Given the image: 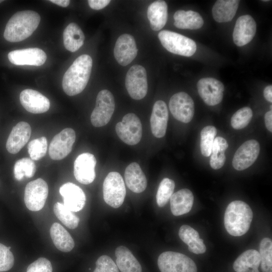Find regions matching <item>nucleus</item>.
Returning <instances> with one entry per match:
<instances>
[{
	"label": "nucleus",
	"instance_id": "nucleus-45",
	"mask_svg": "<svg viewBox=\"0 0 272 272\" xmlns=\"http://www.w3.org/2000/svg\"><path fill=\"white\" fill-rule=\"evenodd\" d=\"M109 0H89L88 4L91 8L99 10L106 7L110 2Z\"/></svg>",
	"mask_w": 272,
	"mask_h": 272
},
{
	"label": "nucleus",
	"instance_id": "nucleus-38",
	"mask_svg": "<svg viewBox=\"0 0 272 272\" xmlns=\"http://www.w3.org/2000/svg\"><path fill=\"white\" fill-rule=\"evenodd\" d=\"M28 152L30 159L32 160H39L43 157L47 151V141L45 137L34 139L28 144Z\"/></svg>",
	"mask_w": 272,
	"mask_h": 272
},
{
	"label": "nucleus",
	"instance_id": "nucleus-17",
	"mask_svg": "<svg viewBox=\"0 0 272 272\" xmlns=\"http://www.w3.org/2000/svg\"><path fill=\"white\" fill-rule=\"evenodd\" d=\"M137 53L136 43L132 36L123 34L118 38L114 48V55L119 64L128 65L135 58Z\"/></svg>",
	"mask_w": 272,
	"mask_h": 272
},
{
	"label": "nucleus",
	"instance_id": "nucleus-14",
	"mask_svg": "<svg viewBox=\"0 0 272 272\" xmlns=\"http://www.w3.org/2000/svg\"><path fill=\"white\" fill-rule=\"evenodd\" d=\"M260 151L259 143L250 140L242 144L235 152L232 160L234 169L243 170L251 166L257 159Z\"/></svg>",
	"mask_w": 272,
	"mask_h": 272
},
{
	"label": "nucleus",
	"instance_id": "nucleus-20",
	"mask_svg": "<svg viewBox=\"0 0 272 272\" xmlns=\"http://www.w3.org/2000/svg\"><path fill=\"white\" fill-rule=\"evenodd\" d=\"M59 191L63 197V205L72 212H79L84 207L85 194L78 185L67 182L60 186Z\"/></svg>",
	"mask_w": 272,
	"mask_h": 272
},
{
	"label": "nucleus",
	"instance_id": "nucleus-5",
	"mask_svg": "<svg viewBox=\"0 0 272 272\" xmlns=\"http://www.w3.org/2000/svg\"><path fill=\"white\" fill-rule=\"evenodd\" d=\"M103 198L105 202L113 208L123 203L126 194L123 179L117 172H111L105 177L103 184Z\"/></svg>",
	"mask_w": 272,
	"mask_h": 272
},
{
	"label": "nucleus",
	"instance_id": "nucleus-23",
	"mask_svg": "<svg viewBox=\"0 0 272 272\" xmlns=\"http://www.w3.org/2000/svg\"><path fill=\"white\" fill-rule=\"evenodd\" d=\"M124 178L127 186L134 193L142 192L147 187V178L137 163H131L127 166Z\"/></svg>",
	"mask_w": 272,
	"mask_h": 272
},
{
	"label": "nucleus",
	"instance_id": "nucleus-46",
	"mask_svg": "<svg viewBox=\"0 0 272 272\" xmlns=\"http://www.w3.org/2000/svg\"><path fill=\"white\" fill-rule=\"evenodd\" d=\"M265 125L268 131L272 132V111L267 112L264 115Z\"/></svg>",
	"mask_w": 272,
	"mask_h": 272
},
{
	"label": "nucleus",
	"instance_id": "nucleus-34",
	"mask_svg": "<svg viewBox=\"0 0 272 272\" xmlns=\"http://www.w3.org/2000/svg\"><path fill=\"white\" fill-rule=\"evenodd\" d=\"M36 171V165L33 160L28 158H23L17 160L14 167L15 178L19 181L24 176L32 177Z\"/></svg>",
	"mask_w": 272,
	"mask_h": 272
},
{
	"label": "nucleus",
	"instance_id": "nucleus-28",
	"mask_svg": "<svg viewBox=\"0 0 272 272\" xmlns=\"http://www.w3.org/2000/svg\"><path fill=\"white\" fill-rule=\"evenodd\" d=\"M116 262L121 272H142V267L131 252L124 246L115 249Z\"/></svg>",
	"mask_w": 272,
	"mask_h": 272
},
{
	"label": "nucleus",
	"instance_id": "nucleus-25",
	"mask_svg": "<svg viewBox=\"0 0 272 272\" xmlns=\"http://www.w3.org/2000/svg\"><path fill=\"white\" fill-rule=\"evenodd\" d=\"M147 17L153 30L161 29L165 25L168 18L166 3L164 1H157L152 3L148 7Z\"/></svg>",
	"mask_w": 272,
	"mask_h": 272
},
{
	"label": "nucleus",
	"instance_id": "nucleus-39",
	"mask_svg": "<svg viewBox=\"0 0 272 272\" xmlns=\"http://www.w3.org/2000/svg\"><path fill=\"white\" fill-rule=\"evenodd\" d=\"M253 116L251 109L244 107L237 110L232 116L231 124L235 129H242L249 124Z\"/></svg>",
	"mask_w": 272,
	"mask_h": 272
},
{
	"label": "nucleus",
	"instance_id": "nucleus-42",
	"mask_svg": "<svg viewBox=\"0 0 272 272\" xmlns=\"http://www.w3.org/2000/svg\"><path fill=\"white\" fill-rule=\"evenodd\" d=\"M26 272H52V267L48 259L40 257L28 266Z\"/></svg>",
	"mask_w": 272,
	"mask_h": 272
},
{
	"label": "nucleus",
	"instance_id": "nucleus-21",
	"mask_svg": "<svg viewBox=\"0 0 272 272\" xmlns=\"http://www.w3.org/2000/svg\"><path fill=\"white\" fill-rule=\"evenodd\" d=\"M31 134L30 125L26 122L21 121L13 128L8 138L6 149L11 154L18 153L29 141Z\"/></svg>",
	"mask_w": 272,
	"mask_h": 272
},
{
	"label": "nucleus",
	"instance_id": "nucleus-2",
	"mask_svg": "<svg viewBox=\"0 0 272 272\" xmlns=\"http://www.w3.org/2000/svg\"><path fill=\"white\" fill-rule=\"evenodd\" d=\"M40 21V15L36 12L30 10L18 12L8 22L4 37L11 42L24 40L32 34Z\"/></svg>",
	"mask_w": 272,
	"mask_h": 272
},
{
	"label": "nucleus",
	"instance_id": "nucleus-24",
	"mask_svg": "<svg viewBox=\"0 0 272 272\" xmlns=\"http://www.w3.org/2000/svg\"><path fill=\"white\" fill-rule=\"evenodd\" d=\"M193 200V195L188 189H181L173 193L170 198L172 214L178 216L187 214L191 210Z\"/></svg>",
	"mask_w": 272,
	"mask_h": 272
},
{
	"label": "nucleus",
	"instance_id": "nucleus-16",
	"mask_svg": "<svg viewBox=\"0 0 272 272\" xmlns=\"http://www.w3.org/2000/svg\"><path fill=\"white\" fill-rule=\"evenodd\" d=\"M10 61L15 65L40 66L45 62V52L39 48H28L15 50L8 54Z\"/></svg>",
	"mask_w": 272,
	"mask_h": 272
},
{
	"label": "nucleus",
	"instance_id": "nucleus-47",
	"mask_svg": "<svg viewBox=\"0 0 272 272\" xmlns=\"http://www.w3.org/2000/svg\"><path fill=\"white\" fill-rule=\"evenodd\" d=\"M263 96L265 99L269 102H272V86H266L263 91Z\"/></svg>",
	"mask_w": 272,
	"mask_h": 272
},
{
	"label": "nucleus",
	"instance_id": "nucleus-36",
	"mask_svg": "<svg viewBox=\"0 0 272 272\" xmlns=\"http://www.w3.org/2000/svg\"><path fill=\"white\" fill-rule=\"evenodd\" d=\"M217 133L216 128L212 125L205 126L200 132V151L205 157H209L211 154L212 149L215 137Z\"/></svg>",
	"mask_w": 272,
	"mask_h": 272
},
{
	"label": "nucleus",
	"instance_id": "nucleus-51",
	"mask_svg": "<svg viewBox=\"0 0 272 272\" xmlns=\"http://www.w3.org/2000/svg\"><path fill=\"white\" fill-rule=\"evenodd\" d=\"M270 109H271V108H272V107H271V105H270Z\"/></svg>",
	"mask_w": 272,
	"mask_h": 272
},
{
	"label": "nucleus",
	"instance_id": "nucleus-15",
	"mask_svg": "<svg viewBox=\"0 0 272 272\" xmlns=\"http://www.w3.org/2000/svg\"><path fill=\"white\" fill-rule=\"evenodd\" d=\"M96 159L93 154L84 153L79 155L74 165V173L76 180L83 184L93 182L96 176Z\"/></svg>",
	"mask_w": 272,
	"mask_h": 272
},
{
	"label": "nucleus",
	"instance_id": "nucleus-32",
	"mask_svg": "<svg viewBox=\"0 0 272 272\" xmlns=\"http://www.w3.org/2000/svg\"><path fill=\"white\" fill-rule=\"evenodd\" d=\"M228 148V143L224 138L218 137L215 139L210 160V166L213 169H219L224 166L226 161L225 153Z\"/></svg>",
	"mask_w": 272,
	"mask_h": 272
},
{
	"label": "nucleus",
	"instance_id": "nucleus-30",
	"mask_svg": "<svg viewBox=\"0 0 272 272\" xmlns=\"http://www.w3.org/2000/svg\"><path fill=\"white\" fill-rule=\"evenodd\" d=\"M84 34L80 27L75 23L69 24L63 32V41L65 48L75 52L84 44Z\"/></svg>",
	"mask_w": 272,
	"mask_h": 272
},
{
	"label": "nucleus",
	"instance_id": "nucleus-12",
	"mask_svg": "<svg viewBox=\"0 0 272 272\" xmlns=\"http://www.w3.org/2000/svg\"><path fill=\"white\" fill-rule=\"evenodd\" d=\"M76 133L71 128H65L56 134L49 147L50 157L54 160H60L66 157L71 152L75 142Z\"/></svg>",
	"mask_w": 272,
	"mask_h": 272
},
{
	"label": "nucleus",
	"instance_id": "nucleus-11",
	"mask_svg": "<svg viewBox=\"0 0 272 272\" xmlns=\"http://www.w3.org/2000/svg\"><path fill=\"white\" fill-rule=\"evenodd\" d=\"M169 107L173 117L182 122L188 123L193 117L194 102L185 92H180L174 94L170 99Z\"/></svg>",
	"mask_w": 272,
	"mask_h": 272
},
{
	"label": "nucleus",
	"instance_id": "nucleus-40",
	"mask_svg": "<svg viewBox=\"0 0 272 272\" xmlns=\"http://www.w3.org/2000/svg\"><path fill=\"white\" fill-rule=\"evenodd\" d=\"M14 257L7 246L0 243V272L6 271L13 266Z\"/></svg>",
	"mask_w": 272,
	"mask_h": 272
},
{
	"label": "nucleus",
	"instance_id": "nucleus-37",
	"mask_svg": "<svg viewBox=\"0 0 272 272\" xmlns=\"http://www.w3.org/2000/svg\"><path fill=\"white\" fill-rule=\"evenodd\" d=\"M175 187L174 181L168 178H164L160 182L157 194L156 201L159 207H163L172 195Z\"/></svg>",
	"mask_w": 272,
	"mask_h": 272
},
{
	"label": "nucleus",
	"instance_id": "nucleus-8",
	"mask_svg": "<svg viewBox=\"0 0 272 272\" xmlns=\"http://www.w3.org/2000/svg\"><path fill=\"white\" fill-rule=\"evenodd\" d=\"M118 137L129 145L137 144L142 136V125L140 118L134 113L125 115L115 126Z\"/></svg>",
	"mask_w": 272,
	"mask_h": 272
},
{
	"label": "nucleus",
	"instance_id": "nucleus-19",
	"mask_svg": "<svg viewBox=\"0 0 272 272\" xmlns=\"http://www.w3.org/2000/svg\"><path fill=\"white\" fill-rule=\"evenodd\" d=\"M20 101L27 111L34 114L47 111L50 105L47 97L38 91L30 89L24 90L21 92Z\"/></svg>",
	"mask_w": 272,
	"mask_h": 272
},
{
	"label": "nucleus",
	"instance_id": "nucleus-41",
	"mask_svg": "<svg viewBox=\"0 0 272 272\" xmlns=\"http://www.w3.org/2000/svg\"><path fill=\"white\" fill-rule=\"evenodd\" d=\"M93 272H119L113 260L107 255H102L96 262V268Z\"/></svg>",
	"mask_w": 272,
	"mask_h": 272
},
{
	"label": "nucleus",
	"instance_id": "nucleus-18",
	"mask_svg": "<svg viewBox=\"0 0 272 272\" xmlns=\"http://www.w3.org/2000/svg\"><path fill=\"white\" fill-rule=\"evenodd\" d=\"M256 24L249 15L239 17L235 23L233 32L234 43L238 46H244L250 42L255 36Z\"/></svg>",
	"mask_w": 272,
	"mask_h": 272
},
{
	"label": "nucleus",
	"instance_id": "nucleus-43",
	"mask_svg": "<svg viewBox=\"0 0 272 272\" xmlns=\"http://www.w3.org/2000/svg\"><path fill=\"white\" fill-rule=\"evenodd\" d=\"M178 234L182 241L187 245L192 241L199 238L197 231L186 225H182L180 228Z\"/></svg>",
	"mask_w": 272,
	"mask_h": 272
},
{
	"label": "nucleus",
	"instance_id": "nucleus-1",
	"mask_svg": "<svg viewBox=\"0 0 272 272\" xmlns=\"http://www.w3.org/2000/svg\"><path fill=\"white\" fill-rule=\"evenodd\" d=\"M92 59L82 54L74 61L64 73L62 81L64 92L72 96L82 92L87 86L91 73Z\"/></svg>",
	"mask_w": 272,
	"mask_h": 272
},
{
	"label": "nucleus",
	"instance_id": "nucleus-31",
	"mask_svg": "<svg viewBox=\"0 0 272 272\" xmlns=\"http://www.w3.org/2000/svg\"><path fill=\"white\" fill-rule=\"evenodd\" d=\"M259 252L254 249H249L240 254L233 263L236 272H250L254 268H258L260 264Z\"/></svg>",
	"mask_w": 272,
	"mask_h": 272
},
{
	"label": "nucleus",
	"instance_id": "nucleus-4",
	"mask_svg": "<svg viewBox=\"0 0 272 272\" xmlns=\"http://www.w3.org/2000/svg\"><path fill=\"white\" fill-rule=\"evenodd\" d=\"M158 36L163 46L172 53L189 57L196 50V44L193 40L179 33L162 30Z\"/></svg>",
	"mask_w": 272,
	"mask_h": 272
},
{
	"label": "nucleus",
	"instance_id": "nucleus-6",
	"mask_svg": "<svg viewBox=\"0 0 272 272\" xmlns=\"http://www.w3.org/2000/svg\"><path fill=\"white\" fill-rule=\"evenodd\" d=\"M157 263L161 272H197L196 264L190 258L176 252L162 253Z\"/></svg>",
	"mask_w": 272,
	"mask_h": 272
},
{
	"label": "nucleus",
	"instance_id": "nucleus-33",
	"mask_svg": "<svg viewBox=\"0 0 272 272\" xmlns=\"http://www.w3.org/2000/svg\"><path fill=\"white\" fill-rule=\"evenodd\" d=\"M53 212L56 217L67 228L74 229L78 227L80 221L79 217L63 204L56 202L53 206Z\"/></svg>",
	"mask_w": 272,
	"mask_h": 272
},
{
	"label": "nucleus",
	"instance_id": "nucleus-26",
	"mask_svg": "<svg viewBox=\"0 0 272 272\" xmlns=\"http://www.w3.org/2000/svg\"><path fill=\"white\" fill-rule=\"evenodd\" d=\"M240 1L218 0L212 8L214 20L219 23L231 21L235 16Z\"/></svg>",
	"mask_w": 272,
	"mask_h": 272
},
{
	"label": "nucleus",
	"instance_id": "nucleus-50",
	"mask_svg": "<svg viewBox=\"0 0 272 272\" xmlns=\"http://www.w3.org/2000/svg\"><path fill=\"white\" fill-rule=\"evenodd\" d=\"M3 2V1L0 0V3H1Z\"/></svg>",
	"mask_w": 272,
	"mask_h": 272
},
{
	"label": "nucleus",
	"instance_id": "nucleus-7",
	"mask_svg": "<svg viewBox=\"0 0 272 272\" xmlns=\"http://www.w3.org/2000/svg\"><path fill=\"white\" fill-rule=\"evenodd\" d=\"M115 109L112 94L107 90L100 91L97 96L96 105L91 115V122L95 127L106 125L111 119Z\"/></svg>",
	"mask_w": 272,
	"mask_h": 272
},
{
	"label": "nucleus",
	"instance_id": "nucleus-10",
	"mask_svg": "<svg viewBox=\"0 0 272 272\" xmlns=\"http://www.w3.org/2000/svg\"><path fill=\"white\" fill-rule=\"evenodd\" d=\"M48 194L47 183L41 178L29 182L26 186L24 202L26 207L31 211L41 210L45 203Z\"/></svg>",
	"mask_w": 272,
	"mask_h": 272
},
{
	"label": "nucleus",
	"instance_id": "nucleus-29",
	"mask_svg": "<svg viewBox=\"0 0 272 272\" xmlns=\"http://www.w3.org/2000/svg\"><path fill=\"white\" fill-rule=\"evenodd\" d=\"M50 234L54 245L58 250L68 252L74 248L75 243L73 238L60 224L55 222L52 225Z\"/></svg>",
	"mask_w": 272,
	"mask_h": 272
},
{
	"label": "nucleus",
	"instance_id": "nucleus-9",
	"mask_svg": "<svg viewBox=\"0 0 272 272\" xmlns=\"http://www.w3.org/2000/svg\"><path fill=\"white\" fill-rule=\"evenodd\" d=\"M125 84L130 96L135 100L144 98L148 92L147 72L141 65H132L127 71Z\"/></svg>",
	"mask_w": 272,
	"mask_h": 272
},
{
	"label": "nucleus",
	"instance_id": "nucleus-35",
	"mask_svg": "<svg viewBox=\"0 0 272 272\" xmlns=\"http://www.w3.org/2000/svg\"><path fill=\"white\" fill-rule=\"evenodd\" d=\"M260 264L262 272H272V241L263 238L259 247Z\"/></svg>",
	"mask_w": 272,
	"mask_h": 272
},
{
	"label": "nucleus",
	"instance_id": "nucleus-3",
	"mask_svg": "<svg viewBox=\"0 0 272 272\" xmlns=\"http://www.w3.org/2000/svg\"><path fill=\"white\" fill-rule=\"evenodd\" d=\"M252 218V211L246 203L241 200L233 201L225 211V227L230 235L240 236L248 231Z\"/></svg>",
	"mask_w": 272,
	"mask_h": 272
},
{
	"label": "nucleus",
	"instance_id": "nucleus-22",
	"mask_svg": "<svg viewBox=\"0 0 272 272\" xmlns=\"http://www.w3.org/2000/svg\"><path fill=\"white\" fill-rule=\"evenodd\" d=\"M168 120V111L166 103L158 100L154 104L150 117L151 129L156 138L163 137L166 131Z\"/></svg>",
	"mask_w": 272,
	"mask_h": 272
},
{
	"label": "nucleus",
	"instance_id": "nucleus-13",
	"mask_svg": "<svg viewBox=\"0 0 272 272\" xmlns=\"http://www.w3.org/2000/svg\"><path fill=\"white\" fill-rule=\"evenodd\" d=\"M197 88L200 97L206 104L214 106L222 101L224 86L220 81L212 78H202L198 81Z\"/></svg>",
	"mask_w": 272,
	"mask_h": 272
},
{
	"label": "nucleus",
	"instance_id": "nucleus-49",
	"mask_svg": "<svg viewBox=\"0 0 272 272\" xmlns=\"http://www.w3.org/2000/svg\"><path fill=\"white\" fill-rule=\"evenodd\" d=\"M250 272H259L258 268H254L251 270Z\"/></svg>",
	"mask_w": 272,
	"mask_h": 272
},
{
	"label": "nucleus",
	"instance_id": "nucleus-48",
	"mask_svg": "<svg viewBox=\"0 0 272 272\" xmlns=\"http://www.w3.org/2000/svg\"><path fill=\"white\" fill-rule=\"evenodd\" d=\"M49 1L62 7H66L70 3L69 0H50Z\"/></svg>",
	"mask_w": 272,
	"mask_h": 272
},
{
	"label": "nucleus",
	"instance_id": "nucleus-27",
	"mask_svg": "<svg viewBox=\"0 0 272 272\" xmlns=\"http://www.w3.org/2000/svg\"><path fill=\"white\" fill-rule=\"evenodd\" d=\"M174 26L179 29L194 30L203 24L201 16L197 12L189 10H178L173 16Z\"/></svg>",
	"mask_w": 272,
	"mask_h": 272
},
{
	"label": "nucleus",
	"instance_id": "nucleus-44",
	"mask_svg": "<svg viewBox=\"0 0 272 272\" xmlns=\"http://www.w3.org/2000/svg\"><path fill=\"white\" fill-rule=\"evenodd\" d=\"M188 250L195 254H202L206 251V247L202 239L198 238L188 244Z\"/></svg>",
	"mask_w": 272,
	"mask_h": 272
}]
</instances>
